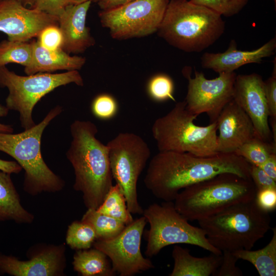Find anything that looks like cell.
<instances>
[{"mask_svg": "<svg viewBox=\"0 0 276 276\" xmlns=\"http://www.w3.org/2000/svg\"><path fill=\"white\" fill-rule=\"evenodd\" d=\"M91 4L87 1L67 5L58 17V26L63 36L62 49L68 54L82 53L95 43L86 26Z\"/></svg>", "mask_w": 276, "mask_h": 276, "instance_id": "obj_18", "label": "cell"}, {"mask_svg": "<svg viewBox=\"0 0 276 276\" xmlns=\"http://www.w3.org/2000/svg\"><path fill=\"white\" fill-rule=\"evenodd\" d=\"M190 67L185 68L183 76L188 80L185 99L187 109L198 117L205 113L210 123L217 121L225 106L233 98L235 72L221 73L218 77L208 79L202 72L194 70L191 77Z\"/></svg>", "mask_w": 276, "mask_h": 276, "instance_id": "obj_12", "label": "cell"}, {"mask_svg": "<svg viewBox=\"0 0 276 276\" xmlns=\"http://www.w3.org/2000/svg\"><path fill=\"white\" fill-rule=\"evenodd\" d=\"M63 245L48 246L27 261L0 254V274L14 276L62 275L65 266Z\"/></svg>", "mask_w": 276, "mask_h": 276, "instance_id": "obj_16", "label": "cell"}, {"mask_svg": "<svg viewBox=\"0 0 276 276\" xmlns=\"http://www.w3.org/2000/svg\"><path fill=\"white\" fill-rule=\"evenodd\" d=\"M233 99L250 118L257 136L276 146L272 141L262 76L257 73L236 75Z\"/></svg>", "mask_w": 276, "mask_h": 276, "instance_id": "obj_15", "label": "cell"}, {"mask_svg": "<svg viewBox=\"0 0 276 276\" xmlns=\"http://www.w3.org/2000/svg\"><path fill=\"white\" fill-rule=\"evenodd\" d=\"M37 38L39 44L47 50L54 51L62 49L63 36L58 25L44 28Z\"/></svg>", "mask_w": 276, "mask_h": 276, "instance_id": "obj_33", "label": "cell"}, {"mask_svg": "<svg viewBox=\"0 0 276 276\" xmlns=\"http://www.w3.org/2000/svg\"><path fill=\"white\" fill-rule=\"evenodd\" d=\"M21 166L15 161L3 160L0 158V170L9 174H17L22 170Z\"/></svg>", "mask_w": 276, "mask_h": 276, "instance_id": "obj_40", "label": "cell"}, {"mask_svg": "<svg viewBox=\"0 0 276 276\" xmlns=\"http://www.w3.org/2000/svg\"><path fill=\"white\" fill-rule=\"evenodd\" d=\"M70 83L83 86V79L78 71L57 74L38 73L24 76L10 71L6 66L0 67V87H6L9 91L6 106L19 113L24 130L36 124L32 112L37 102L56 88Z\"/></svg>", "mask_w": 276, "mask_h": 276, "instance_id": "obj_8", "label": "cell"}, {"mask_svg": "<svg viewBox=\"0 0 276 276\" xmlns=\"http://www.w3.org/2000/svg\"><path fill=\"white\" fill-rule=\"evenodd\" d=\"M220 15L189 0H170L157 30L169 44L187 52H200L223 34Z\"/></svg>", "mask_w": 276, "mask_h": 276, "instance_id": "obj_3", "label": "cell"}, {"mask_svg": "<svg viewBox=\"0 0 276 276\" xmlns=\"http://www.w3.org/2000/svg\"><path fill=\"white\" fill-rule=\"evenodd\" d=\"M172 256L174 266L170 276L214 275L222 260V255L213 253L202 258L194 257L189 249L177 244L173 247Z\"/></svg>", "mask_w": 276, "mask_h": 276, "instance_id": "obj_21", "label": "cell"}, {"mask_svg": "<svg viewBox=\"0 0 276 276\" xmlns=\"http://www.w3.org/2000/svg\"><path fill=\"white\" fill-rule=\"evenodd\" d=\"M9 109L6 106L0 104V118L7 116ZM13 132V128L10 125L4 124L0 123V132L11 133Z\"/></svg>", "mask_w": 276, "mask_h": 276, "instance_id": "obj_42", "label": "cell"}, {"mask_svg": "<svg viewBox=\"0 0 276 276\" xmlns=\"http://www.w3.org/2000/svg\"><path fill=\"white\" fill-rule=\"evenodd\" d=\"M198 221L211 244L221 251L233 252L251 249L270 228L271 218L255 198Z\"/></svg>", "mask_w": 276, "mask_h": 276, "instance_id": "obj_5", "label": "cell"}, {"mask_svg": "<svg viewBox=\"0 0 276 276\" xmlns=\"http://www.w3.org/2000/svg\"><path fill=\"white\" fill-rule=\"evenodd\" d=\"M98 131L90 121H74L66 153L74 171L73 188L82 193L87 209H97L113 185L108 148L96 137Z\"/></svg>", "mask_w": 276, "mask_h": 276, "instance_id": "obj_2", "label": "cell"}, {"mask_svg": "<svg viewBox=\"0 0 276 276\" xmlns=\"http://www.w3.org/2000/svg\"><path fill=\"white\" fill-rule=\"evenodd\" d=\"M32 59V43L4 40L0 42V67L17 63L28 67Z\"/></svg>", "mask_w": 276, "mask_h": 276, "instance_id": "obj_27", "label": "cell"}, {"mask_svg": "<svg viewBox=\"0 0 276 276\" xmlns=\"http://www.w3.org/2000/svg\"><path fill=\"white\" fill-rule=\"evenodd\" d=\"M197 117L187 109L183 100L155 120L152 133L158 151L189 153L200 157L218 153L217 122L200 126L194 123Z\"/></svg>", "mask_w": 276, "mask_h": 276, "instance_id": "obj_7", "label": "cell"}, {"mask_svg": "<svg viewBox=\"0 0 276 276\" xmlns=\"http://www.w3.org/2000/svg\"><path fill=\"white\" fill-rule=\"evenodd\" d=\"M144 216L133 220L116 237L108 240H96L94 248L103 252L110 259L113 270L120 276H131L154 268L151 261L141 251L144 228Z\"/></svg>", "mask_w": 276, "mask_h": 276, "instance_id": "obj_13", "label": "cell"}, {"mask_svg": "<svg viewBox=\"0 0 276 276\" xmlns=\"http://www.w3.org/2000/svg\"><path fill=\"white\" fill-rule=\"evenodd\" d=\"M10 175L0 170V221L30 223L34 216L22 206Z\"/></svg>", "mask_w": 276, "mask_h": 276, "instance_id": "obj_22", "label": "cell"}, {"mask_svg": "<svg viewBox=\"0 0 276 276\" xmlns=\"http://www.w3.org/2000/svg\"><path fill=\"white\" fill-rule=\"evenodd\" d=\"M258 167L276 180V154H271L264 163Z\"/></svg>", "mask_w": 276, "mask_h": 276, "instance_id": "obj_39", "label": "cell"}, {"mask_svg": "<svg viewBox=\"0 0 276 276\" xmlns=\"http://www.w3.org/2000/svg\"><path fill=\"white\" fill-rule=\"evenodd\" d=\"M52 25H58L57 17L26 7L17 0L0 1V32L9 40L27 42Z\"/></svg>", "mask_w": 276, "mask_h": 276, "instance_id": "obj_14", "label": "cell"}, {"mask_svg": "<svg viewBox=\"0 0 276 276\" xmlns=\"http://www.w3.org/2000/svg\"><path fill=\"white\" fill-rule=\"evenodd\" d=\"M170 0H134L118 7L101 10L99 17L112 38L142 37L157 31Z\"/></svg>", "mask_w": 276, "mask_h": 276, "instance_id": "obj_11", "label": "cell"}, {"mask_svg": "<svg viewBox=\"0 0 276 276\" xmlns=\"http://www.w3.org/2000/svg\"><path fill=\"white\" fill-rule=\"evenodd\" d=\"M134 0H100L97 3L101 10L113 9Z\"/></svg>", "mask_w": 276, "mask_h": 276, "instance_id": "obj_41", "label": "cell"}, {"mask_svg": "<svg viewBox=\"0 0 276 276\" xmlns=\"http://www.w3.org/2000/svg\"><path fill=\"white\" fill-rule=\"evenodd\" d=\"M216 122L218 153H234L244 143L257 136L250 118L233 99L225 106Z\"/></svg>", "mask_w": 276, "mask_h": 276, "instance_id": "obj_17", "label": "cell"}, {"mask_svg": "<svg viewBox=\"0 0 276 276\" xmlns=\"http://www.w3.org/2000/svg\"><path fill=\"white\" fill-rule=\"evenodd\" d=\"M275 49V37L252 51L238 50L236 42L233 39L224 52L204 53L201 57V64L203 68L212 70L218 74L233 72L247 64L261 63L264 58L272 55Z\"/></svg>", "mask_w": 276, "mask_h": 276, "instance_id": "obj_19", "label": "cell"}, {"mask_svg": "<svg viewBox=\"0 0 276 276\" xmlns=\"http://www.w3.org/2000/svg\"><path fill=\"white\" fill-rule=\"evenodd\" d=\"M65 6L70 4H79L85 2L90 1L92 2L98 3L100 0H63Z\"/></svg>", "mask_w": 276, "mask_h": 276, "instance_id": "obj_43", "label": "cell"}, {"mask_svg": "<svg viewBox=\"0 0 276 276\" xmlns=\"http://www.w3.org/2000/svg\"><path fill=\"white\" fill-rule=\"evenodd\" d=\"M96 240L93 227L84 222L75 221L68 227L66 236V244L72 249H89Z\"/></svg>", "mask_w": 276, "mask_h": 276, "instance_id": "obj_29", "label": "cell"}, {"mask_svg": "<svg viewBox=\"0 0 276 276\" xmlns=\"http://www.w3.org/2000/svg\"><path fill=\"white\" fill-rule=\"evenodd\" d=\"M65 7L63 0H34L33 8L58 17Z\"/></svg>", "mask_w": 276, "mask_h": 276, "instance_id": "obj_38", "label": "cell"}, {"mask_svg": "<svg viewBox=\"0 0 276 276\" xmlns=\"http://www.w3.org/2000/svg\"><path fill=\"white\" fill-rule=\"evenodd\" d=\"M272 229V238L263 248L257 250L240 249L232 252L238 260L251 263L260 276L276 275V228Z\"/></svg>", "mask_w": 276, "mask_h": 276, "instance_id": "obj_24", "label": "cell"}, {"mask_svg": "<svg viewBox=\"0 0 276 276\" xmlns=\"http://www.w3.org/2000/svg\"><path fill=\"white\" fill-rule=\"evenodd\" d=\"M17 1L21 3L24 6L26 7H28L29 8H33V7L34 0H17Z\"/></svg>", "mask_w": 276, "mask_h": 276, "instance_id": "obj_44", "label": "cell"}, {"mask_svg": "<svg viewBox=\"0 0 276 276\" xmlns=\"http://www.w3.org/2000/svg\"><path fill=\"white\" fill-rule=\"evenodd\" d=\"M256 192L251 178L223 173L183 189L174 204L187 220L199 221L255 199Z\"/></svg>", "mask_w": 276, "mask_h": 276, "instance_id": "obj_4", "label": "cell"}, {"mask_svg": "<svg viewBox=\"0 0 276 276\" xmlns=\"http://www.w3.org/2000/svg\"><path fill=\"white\" fill-rule=\"evenodd\" d=\"M118 103L109 94H100L95 97L91 104L93 114L98 119L108 120L113 118L118 111Z\"/></svg>", "mask_w": 276, "mask_h": 276, "instance_id": "obj_32", "label": "cell"}, {"mask_svg": "<svg viewBox=\"0 0 276 276\" xmlns=\"http://www.w3.org/2000/svg\"><path fill=\"white\" fill-rule=\"evenodd\" d=\"M255 200L263 210L269 212L276 208V189H266L257 191Z\"/></svg>", "mask_w": 276, "mask_h": 276, "instance_id": "obj_37", "label": "cell"}, {"mask_svg": "<svg viewBox=\"0 0 276 276\" xmlns=\"http://www.w3.org/2000/svg\"><path fill=\"white\" fill-rule=\"evenodd\" d=\"M250 164L259 166L272 154H276V146L256 136L240 147L234 153Z\"/></svg>", "mask_w": 276, "mask_h": 276, "instance_id": "obj_28", "label": "cell"}, {"mask_svg": "<svg viewBox=\"0 0 276 276\" xmlns=\"http://www.w3.org/2000/svg\"><path fill=\"white\" fill-rule=\"evenodd\" d=\"M174 84L169 75L160 73L153 76L149 80L147 85V93L150 98L156 102H164L171 100L174 97Z\"/></svg>", "mask_w": 276, "mask_h": 276, "instance_id": "obj_30", "label": "cell"}, {"mask_svg": "<svg viewBox=\"0 0 276 276\" xmlns=\"http://www.w3.org/2000/svg\"><path fill=\"white\" fill-rule=\"evenodd\" d=\"M265 97L269 110V117L276 119V71L275 62L272 75L264 81Z\"/></svg>", "mask_w": 276, "mask_h": 276, "instance_id": "obj_35", "label": "cell"}, {"mask_svg": "<svg viewBox=\"0 0 276 276\" xmlns=\"http://www.w3.org/2000/svg\"><path fill=\"white\" fill-rule=\"evenodd\" d=\"M99 213L119 220L126 225L133 221L125 197L118 184L112 185L103 201L96 209Z\"/></svg>", "mask_w": 276, "mask_h": 276, "instance_id": "obj_26", "label": "cell"}, {"mask_svg": "<svg viewBox=\"0 0 276 276\" xmlns=\"http://www.w3.org/2000/svg\"><path fill=\"white\" fill-rule=\"evenodd\" d=\"M250 165L235 153L200 157L189 153L159 151L150 161L144 181L155 197L173 201L180 190L219 174L232 173L250 178Z\"/></svg>", "mask_w": 276, "mask_h": 276, "instance_id": "obj_1", "label": "cell"}, {"mask_svg": "<svg viewBox=\"0 0 276 276\" xmlns=\"http://www.w3.org/2000/svg\"><path fill=\"white\" fill-rule=\"evenodd\" d=\"M143 216L149 224L145 233V254L148 257L156 256L166 246L177 244L196 245L211 253L222 255L221 250L210 244L200 227L189 223L176 210L173 201L150 204L144 210Z\"/></svg>", "mask_w": 276, "mask_h": 276, "instance_id": "obj_9", "label": "cell"}, {"mask_svg": "<svg viewBox=\"0 0 276 276\" xmlns=\"http://www.w3.org/2000/svg\"><path fill=\"white\" fill-rule=\"evenodd\" d=\"M73 265L74 270L82 276H114L117 274L108 257L95 248L77 250Z\"/></svg>", "mask_w": 276, "mask_h": 276, "instance_id": "obj_23", "label": "cell"}, {"mask_svg": "<svg viewBox=\"0 0 276 276\" xmlns=\"http://www.w3.org/2000/svg\"><path fill=\"white\" fill-rule=\"evenodd\" d=\"M249 173L257 191L266 189H276V180L268 176L259 167L250 164Z\"/></svg>", "mask_w": 276, "mask_h": 276, "instance_id": "obj_36", "label": "cell"}, {"mask_svg": "<svg viewBox=\"0 0 276 276\" xmlns=\"http://www.w3.org/2000/svg\"><path fill=\"white\" fill-rule=\"evenodd\" d=\"M204 6L221 16L230 17L239 13L249 0H189Z\"/></svg>", "mask_w": 276, "mask_h": 276, "instance_id": "obj_31", "label": "cell"}, {"mask_svg": "<svg viewBox=\"0 0 276 276\" xmlns=\"http://www.w3.org/2000/svg\"><path fill=\"white\" fill-rule=\"evenodd\" d=\"M81 221L93 227L97 240L112 239L118 236L126 226L123 222L101 214L94 209H87Z\"/></svg>", "mask_w": 276, "mask_h": 276, "instance_id": "obj_25", "label": "cell"}, {"mask_svg": "<svg viewBox=\"0 0 276 276\" xmlns=\"http://www.w3.org/2000/svg\"><path fill=\"white\" fill-rule=\"evenodd\" d=\"M238 259L229 251H222L221 264L215 272L216 276H241V270L236 265Z\"/></svg>", "mask_w": 276, "mask_h": 276, "instance_id": "obj_34", "label": "cell"}, {"mask_svg": "<svg viewBox=\"0 0 276 276\" xmlns=\"http://www.w3.org/2000/svg\"><path fill=\"white\" fill-rule=\"evenodd\" d=\"M273 1H274V4H275V7L276 0H273Z\"/></svg>", "mask_w": 276, "mask_h": 276, "instance_id": "obj_45", "label": "cell"}, {"mask_svg": "<svg viewBox=\"0 0 276 276\" xmlns=\"http://www.w3.org/2000/svg\"><path fill=\"white\" fill-rule=\"evenodd\" d=\"M31 43L32 59L31 64L25 68L27 75L51 73L58 70L78 71L85 63V58L71 56L62 49L51 51L41 47L37 41L33 40Z\"/></svg>", "mask_w": 276, "mask_h": 276, "instance_id": "obj_20", "label": "cell"}, {"mask_svg": "<svg viewBox=\"0 0 276 276\" xmlns=\"http://www.w3.org/2000/svg\"><path fill=\"white\" fill-rule=\"evenodd\" d=\"M113 179L123 193L131 214L143 215L138 201L137 183L151 155L145 140L131 132H121L106 144Z\"/></svg>", "mask_w": 276, "mask_h": 276, "instance_id": "obj_10", "label": "cell"}, {"mask_svg": "<svg viewBox=\"0 0 276 276\" xmlns=\"http://www.w3.org/2000/svg\"><path fill=\"white\" fill-rule=\"evenodd\" d=\"M62 110L59 105L54 107L39 124L22 132H0V151L12 157L24 170V189L30 195L56 192L64 188V181L50 169L41 153L43 132Z\"/></svg>", "mask_w": 276, "mask_h": 276, "instance_id": "obj_6", "label": "cell"}]
</instances>
